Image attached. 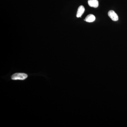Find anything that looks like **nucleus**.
<instances>
[{
	"instance_id": "nucleus-1",
	"label": "nucleus",
	"mask_w": 127,
	"mask_h": 127,
	"mask_svg": "<svg viewBox=\"0 0 127 127\" xmlns=\"http://www.w3.org/2000/svg\"><path fill=\"white\" fill-rule=\"evenodd\" d=\"M28 77L27 74L22 73H15L11 76V79L13 80H24Z\"/></svg>"
},
{
	"instance_id": "nucleus-2",
	"label": "nucleus",
	"mask_w": 127,
	"mask_h": 127,
	"mask_svg": "<svg viewBox=\"0 0 127 127\" xmlns=\"http://www.w3.org/2000/svg\"><path fill=\"white\" fill-rule=\"evenodd\" d=\"M108 15L109 17L111 18L112 20L114 21H118V16L117 14L114 11H109L108 12Z\"/></svg>"
},
{
	"instance_id": "nucleus-3",
	"label": "nucleus",
	"mask_w": 127,
	"mask_h": 127,
	"mask_svg": "<svg viewBox=\"0 0 127 127\" xmlns=\"http://www.w3.org/2000/svg\"><path fill=\"white\" fill-rule=\"evenodd\" d=\"M88 4L91 7L97 8L98 6V1L97 0H89Z\"/></svg>"
},
{
	"instance_id": "nucleus-4",
	"label": "nucleus",
	"mask_w": 127,
	"mask_h": 127,
	"mask_svg": "<svg viewBox=\"0 0 127 127\" xmlns=\"http://www.w3.org/2000/svg\"><path fill=\"white\" fill-rule=\"evenodd\" d=\"M85 11V8L83 5H81L79 6L78 9L77 13L76 14V17L78 18L80 17L82 15Z\"/></svg>"
},
{
	"instance_id": "nucleus-5",
	"label": "nucleus",
	"mask_w": 127,
	"mask_h": 127,
	"mask_svg": "<svg viewBox=\"0 0 127 127\" xmlns=\"http://www.w3.org/2000/svg\"><path fill=\"white\" fill-rule=\"evenodd\" d=\"M95 16L92 14H89L85 18L84 21L88 22H92L95 20Z\"/></svg>"
}]
</instances>
